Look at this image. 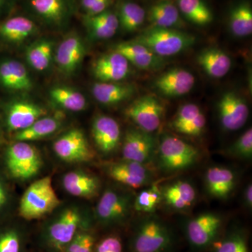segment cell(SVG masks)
<instances>
[{
    "instance_id": "cell-1",
    "label": "cell",
    "mask_w": 252,
    "mask_h": 252,
    "mask_svg": "<svg viewBox=\"0 0 252 252\" xmlns=\"http://www.w3.org/2000/svg\"><path fill=\"white\" fill-rule=\"evenodd\" d=\"M134 41L162 58L183 52L195 44L196 38L177 30L153 27L144 31Z\"/></svg>"
},
{
    "instance_id": "cell-2",
    "label": "cell",
    "mask_w": 252,
    "mask_h": 252,
    "mask_svg": "<svg viewBox=\"0 0 252 252\" xmlns=\"http://www.w3.org/2000/svg\"><path fill=\"white\" fill-rule=\"evenodd\" d=\"M61 204L55 191L52 179L44 177L35 181L25 191L20 203V215L25 220L41 218Z\"/></svg>"
},
{
    "instance_id": "cell-3",
    "label": "cell",
    "mask_w": 252,
    "mask_h": 252,
    "mask_svg": "<svg viewBox=\"0 0 252 252\" xmlns=\"http://www.w3.org/2000/svg\"><path fill=\"white\" fill-rule=\"evenodd\" d=\"M162 167L167 171H179L193 165L199 158V151L192 144L174 136L162 137L158 147Z\"/></svg>"
},
{
    "instance_id": "cell-4",
    "label": "cell",
    "mask_w": 252,
    "mask_h": 252,
    "mask_svg": "<svg viewBox=\"0 0 252 252\" xmlns=\"http://www.w3.org/2000/svg\"><path fill=\"white\" fill-rule=\"evenodd\" d=\"M6 165L13 177L26 180L39 172L42 160L35 147L26 142L18 141L8 149Z\"/></svg>"
},
{
    "instance_id": "cell-5",
    "label": "cell",
    "mask_w": 252,
    "mask_h": 252,
    "mask_svg": "<svg viewBox=\"0 0 252 252\" xmlns=\"http://www.w3.org/2000/svg\"><path fill=\"white\" fill-rule=\"evenodd\" d=\"M171 235L165 225L157 219L142 222L133 240L135 252H162L170 245Z\"/></svg>"
},
{
    "instance_id": "cell-6",
    "label": "cell",
    "mask_w": 252,
    "mask_h": 252,
    "mask_svg": "<svg viewBox=\"0 0 252 252\" xmlns=\"http://www.w3.org/2000/svg\"><path fill=\"white\" fill-rule=\"evenodd\" d=\"M163 105L154 96L146 95L136 99L126 109V114L140 130L155 132L161 125Z\"/></svg>"
},
{
    "instance_id": "cell-7",
    "label": "cell",
    "mask_w": 252,
    "mask_h": 252,
    "mask_svg": "<svg viewBox=\"0 0 252 252\" xmlns=\"http://www.w3.org/2000/svg\"><path fill=\"white\" fill-rule=\"evenodd\" d=\"M55 153L67 162H87L94 158L90 144L79 129H73L61 136L54 144Z\"/></svg>"
},
{
    "instance_id": "cell-8",
    "label": "cell",
    "mask_w": 252,
    "mask_h": 252,
    "mask_svg": "<svg viewBox=\"0 0 252 252\" xmlns=\"http://www.w3.org/2000/svg\"><path fill=\"white\" fill-rule=\"evenodd\" d=\"M217 106L220 123L224 130H238L246 124L250 109L245 99L236 93H225Z\"/></svg>"
},
{
    "instance_id": "cell-9",
    "label": "cell",
    "mask_w": 252,
    "mask_h": 252,
    "mask_svg": "<svg viewBox=\"0 0 252 252\" xmlns=\"http://www.w3.org/2000/svg\"><path fill=\"white\" fill-rule=\"evenodd\" d=\"M130 197L112 189H107L102 194L96 207V215L104 223H115L122 221L130 213Z\"/></svg>"
},
{
    "instance_id": "cell-10",
    "label": "cell",
    "mask_w": 252,
    "mask_h": 252,
    "mask_svg": "<svg viewBox=\"0 0 252 252\" xmlns=\"http://www.w3.org/2000/svg\"><path fill=\"white\" fill-rule=\"evenodd\" d=\"M155 149V140L149 132L140 129H130L126 132L122 147L123 158L145 164L152 159Z\"/></svg>"
},
{
    "instance_id": "cell-11",
    "label": "cell",
    "mask_w": 252,
    "mask_h": 252,
    "mask_svg": "<svg viewBox=\"0 0 252 252\" xmlns=\"http://www.w3.org/2000/svg\"><path fill=\"white\" fill-rule=\"evenodd\" d=\"M221 224V218L216 214L207 212L194 217L187 226L189 242L195 248H205L216 238Z\"/></svg>"
},
{
    "instance_id": "cell-12",
    "label": "cell",
    "mask_w": 252,
    "mask_h": 252,
    "mask_svg": "<svg viewBox=\"0 0 252 252\" xmlns=\"http://www.w3.org/2000/svg\"><path fill=\"white\" fill-rule=\"evenodd\" d=\"M195 77L182 68L170 69L157 77L154 85L157 91L167 97H178L189 94L195 85Z\"/></svg>"
},
{
    "instance_id": "cell-13",
    "label": "cell",
    "mask_w": 252,
    "mask_h": 252,
    "mask_svg": "<svg viewBox=\"0 0 252 252\" xmlns=\"http://www.w3.org/2000/svg\"><path fill=\"white\" fill-rule=\"evenodd\" d=\"M81 217L76 209H67L50 225L48 238L51 246L56 250L65 249L77 234Z\"/></svg>"
},
{
    "instance_id": "cell-14",
    "label": "cell",
    "mask_w": 252,
    "mask_h": 252,
    "mask_svg": "<svg viewBox=\"0 0 252 252\" xmlns=\"http://www.w3.org/2000/svg\"><path fill=\"white\" fill-rule=\"evenodd\" d=\"M92 72L99 82H119L128 76L130 66L124 56L114 51L96 60Z\"/></svg>"
},
{
    "instance_id": "cell-15",
    "label": "cell",
    "mask_w": 252,
    "mask_h": 252,
    "mask_svg": "<svg viewBox=\"0 0 252 252\" xmlns=\"http://www.w3.org/2000/svg\"><path fill=\"white\" fill-rule=\"evenodd\" d=\"M92 134L94 143L102 153L108 154L117 149L121 140L120 126L108 116H98L94 119Z\"/></svg>"
},
{
    "instance_id": "cell-16",
    "label": "cell",
    "mask_w": 252,
    "mask_h": 252,
    "mask_svg": "<svg viewBox=\"0 0 252 252\" xmlns=\"http://www.w3.org/2000/svg\"><path fill=\"white\" fill-rule=\"evenodd\" d=\"M206 117L196 104H184L177 111L172 122L177 132L190 137L201 135L206 126Z\"/></svg>"
},
{
    "instance_id": "cell-17",
    "label": "cell",
    "mask_w": 252,
    "mask_h": 252,
    "mask_svg": "<svg viewBox=\"0 0 252 252\" xmlns=\"http://www.w3.org/2000/svg\"><path fill=\"white\" fill-rule=\"evenodd\" d=\"M85 46L78 35L68 36L62 41L55 55L60 69L67 74L77 71L85 56Z\"/></svg>"
},
{
    "instance_id": "cell-18",
    "label": "cell",
    "mask_w": 252,
    "mask_h": 252,
    "mask_svg": "<svg viewBox=\"0 0 252 252\" xmlns=\"http://www.w3.org/2000/svg\"><path fill=\"white\" fill-rule=\"evenodd\" d=\"M108 174L113 180L131 188H140L150 180L151 174L144 164L125 160L112 164Z\"/></svg>"
},
{
    "instance_id": "cell-19",
    "label": "cell",
    "mask_w": 252,
    "mask_h": 252,
    "mask_svg": "<svg viewBox=\"0 0 252 252\" xmlns=\"http://www.w3.org/2000/svg\"><path fill=\"white\" fill-rule=\"evenodd\" d=\"M114 51L126 58L129 63L144 70H156L162 66V58L135 41L119 43Z\"/></svg>"
},
{
    "instance_id": "cell-20",
    "label": "cell",
    "mask_w": 252,
    "mask_h": 252,
    "mask_svg": "<svg viewBox=\"0 0 252 252\" xmlns=\"http://www.w3.org/2000/svg\"><path fill=\"white\" fill-rule=\"evenodd\" d=\"M46 114V109L38 104L29 102H15L8 112V126L10 130L19 132L28 128Z\"/></svg>"
},
{
    "instance_id": "cell-21",
    "label": "cell",
    "mask_w": 252,
    "mask_h": 252,
    "mask_svg": "<svg viewBox=\"0 0 252 252\" xmlns=\"http://www.w3.org/2000/svg\"><path fill=\"white\" fill-rule=\"evenodd\" d=\"M205 185L212 196L219 199L227 198L235 188L234 172L225 167H210L205 174Z\"/></svg>"
},
{
    "instance_id": "cell-22",
    "label": "cell",
    "mask_w": 252,
    "mask_h": 252,
    "mask_svg": "<svg viewBox=\"0 0 252 252\" xmlns=\"http://www.w3.org/2000/svg\"><path fill=\"white\" fill-rule=\"evenodd\" d=\"M197 63L207 75L214 79L224 77L232 65L229 56L217 48L204 49L197 56Z\"/></svg>"
},
{
    "instance_id": "cell-23",
    "label": "cell",
    "mask_w": 252,
    "mask_h": 252,
    "mask_svg": "<svg viewBox=\"0 0 252 252\" xmlns=\"http://www.w3.org/2000/svg\"><path fill=\"white\" fill-rule=\"evenodd\" d=\"M0 82L4 87L14 91H28L32 87L27 69L22 63L14 60L0 64Z\"/></svg>"
},
{
    "instance_id": "cell-24",
    "label": "cell",
    "mask_w": 252,
    "mask_h": 252,
    "mask_svg": "<svg viewBox=\"0 0 252 252\" xmlns=\"http://www.w3.org/2000/svg\"><path fill=\"white\" fill-rule=\"evenodd\" d=\"M135 89L130 84L119 82H97L92 88L94 99L105 105H114L130 98Z\"/></svg>"
},
{
    "instance_id": "cell-25",
    "label": "cell",
    "mask_w": 252,
    "mask_h": 252,
    "mask_svg": "<svg viewBox=\"0 0 252 252\" xmlns=\"http://www.w3.org/2000/svg\"><path fill=\"white\" fill-rule=\"evenodd\" d=\"M63 185L67 193L84 198L94 197L99 187L96 177L82 171L68 172L63 177Z\"/></svg>"
},
{
    "instance_id": "cell-26",
    "label": "cell",
    "mask_w": 252,
    "mask_h": 252,
    "mask_svg": "<svg viewBox=\"0 0 252 252\" xmlns=\"http://www.w3.org/2000/svg\"><path fill=\"white\" fill-rule=\"evenodd\" d=\"M162 199L166 205L176 210H184L193 205L196 192L186 181H177L161 190Z\"/></svg>"
},
{
    "instance_id": "cell-27",
    "label": "cell",
    "mask_w": 252,
    "mask_h": 252,
    "mask_svg": "<svg viewBox=\"0 0 252 252\" xmlns=\"http://www.w3.org/2000/svg\"><path fill=\"white\" fill-rule=\"evenodd\" d=\"M30 5L39 17L55 26L65 22L70 9L67 0H31Z\"/></svg>"
},
{
    "instance_id": "cell-28",
    "label": "cell",
    "mask_w": 252,
    "mask_h": 252,
    "mask_svg": "<svg viewBox=\"0 0 252 252\" xmlns=\"http://www.w3.org/2000/svg\"><path fill=\"white\" fill-rule=\"evenodd\" d=\"M149 19L153 27L170 28L182 27L180 11L170 0H160L151 6Z\"/></svg>"
},
{
    "instance_id": "cell-29",
    "label": "cell",
    "mask_w": 252,
    "mask_h": 252,
    "mask_svg": "<svg viewBox=\"0 0 252 252\" xmlns=\"http://www.w3.org/2000/svg\"><path fill=\"white\" fill-rule=\"evenodd\" d=\"M35 24L29 18L23 16L9 18L0 25V34L6 40L21 42L34 34Z\"/></svg>"
},
{
    "instance_id": "cell-30",
    "label": "cell",
    "mask_w": 252,
    "mask_h": 252,
    "mask_svg": "<svg viewBox=\"0 0 252 252\" xmlns=\"http://www.w3.org/2000/svg\"><path fill=\"white\" fill-rule=\"evenodd\" d=\"M228 26L232 34L237 37H244L252 34V9L250 3L243 1L231 9Z\"/></svg>"
},
{
    "instance_id": "cell-31",
    "label": "cell",
    "mask_w": 252,
    "mask_h": 252,
    "mask_svg": "<svg viewBox=\"0 0 252 252\" xmlns=\"http://www.w3.org/2000/svg\"><path fill=\"white\" fill-rule=\"evenodd\" d=\"M179 11L190 22L207 26L213 21V14L203 0H177Z\"/></svg>"
},
{
    "instance_id": "cell-32",
    "label": "cell",
    "mask_w": 252,
    "mask_h": 252,
    "mask_svg": "<svg viewBox=\"0 0 252 252\" xmlns=\"http://www.w3.org/2000/svg\"><path fill=\"white\" fill-rule=\"evenodd\" d=\"M61 124L58 117L40 118L28 128L18 132L16 140L20 142L40 140L59 130Z\"/></svg>"
},
{
    "instance_id": "cell-33",
    "label": "cell",
    "mask_w": 252,
    "mask_h": 252,
    "mask_svg": "<svg viewBox=\"0 0 252 252\" xmlns=\"http://www.w3.org/2000/svg\"><path fill=\"white\" fill-rule=\"evenodd\" d=\"M51 99L63 108L80 112L86 107V99L82 94L69 87L57 86L50 91Z\"/></svg>"
},
{
    "instance_id": "cell-34",
    "label": "cell",
    "mask_w": 252,
    "mask_h": 252,
    "mask_svg": "<svg viewBox=\"0 0 252 252\" xmlns=\"http://www.w3.org/2000/svg\"><path fill=\"white\" fill-rule=\"evenodd\" d=\"M119 26L126 32H133L143 24L146 13L140 5L131 1H125L119 7Z\"/></svg>"
},
{
    "instance_id": "cell-35",
    "label": "cell",
    "mask_w": 252,
    "mask_h": 252,
    "mask_svg": "<svg viewBox=\"0 0 252 252\" xmlns=\"http://www.w3.org/2000/svg\"><path fill=\"white\" fill-rule=\"evenodd\" d=\"M53 44L50 41H36L26 52L28 63L37 71H44L49 67L52 59Z\"/></svg>"
},
{
    "instance_id": "cell-36",
    "label": "cell",
    "mask_w": 252,
    "mask_h": 252,
    "mask_svg": "<svg viewBox=\"0 0 252 252\" xmlns=\"http://www.w3.org/2000/svg\"><path fill=\"white\" fill-rule=\"evenodd\" d=\"M161 200V190L158 186L153 185L138 194L134 201L133 207L136 211L151 213L155 211Z\"/></svg>"
},
{
    "instance_id": "cell-37",
    "label": "cell",
    "mask_w": 252,
    "mask_h": 252,
    "mask_svg": "<svg viewBox=\"0 0 252 252\" xmlns=\"http://www.w3.org/2000/svg\"><path fill=\"white\" fill-rule=\"evenodd\" d=\"M233 157L243 159H251L252 157V130L248 129L235 141L226 151Z\"/></svg>"
},
{
    "instance_id": "cell-38",
    "label": "cell",
    "mask_w": 252,
    "mask_h": 252,
    "mask_svg": "<svg viewBox=\"0 0 252 252\" xmlns=\"http://www.w3.org/2000/svg\"><path fill=\"white\" fill-rule=\"evenodd\" d=\"M215 252H250L243 235L233 234L215 245Z\"/></svg>"
},
{
    "instance_id": "cell-39",
    "label": "cell",
    "mask_w": 252,
    "mask_h": 252,
    "mask_svg": "<svg viewBox=\"0 0 252 252\" xmlns=\"http://www.w3.org/2000/svg\"><path fill=\"white\" fill-rule=\"evenodd\" d=\"M94 238L86 233H77L66 248L65 252H93Z\"/></svg>"
},
{
    "instance_id": "cell-40",
    "label": "cell",
    "mask_w": 252,
    "mask_h": 252,
    "mask_svg": "<svg viewBox=\"0 0 252 252\" xmlns=\"http://www.w3.org/2000/svg\"><path fill=\"white\" fill-rule=\"evenodd\" d=\"M21 241L15 231H8L0 235V252H20Z\"/></svg>"
},
{
    "instance_id": "cell-41",
    "label": "cell",
    "mask_w": 252,
    "mask_h": 252,
    "mask_svg": "<svg viewBox=\"0 0 252 252\" xmlns=\"http://www.w3.org/2000/svg\"><path fill=\"white\" fill-rule=\"evenodd\" d=\"M86 19L92 22L99 23L107 27L112 28L114 31H117L119 28V19L117 15L111 11H104L101 14L94 16H87Z\"/></svg>"
},
{
    "instance_id": "cell-42",
    "label": "cell",
    "mask_w": 252,
    "mask_h": 252,
    "mask_svg": "<svg viewBox=\"0 0 252 252\" xmlns=\"http://www.w3.org/2000/svg\"><path fill=\"white\" fill-rule=\"evenodd\" d=\"M86 24L90 30L91 34L94 37L99 39H109L112 37L117 32V31L112 29V28L104 26V25L99 24V23L92 22L86 19Z\"/></svg>"
},
{
    "instance_id": "cell-43",
    "label": "cell",
    "mask_w": 252,
    "mask_h": 252,
    "mask_svg": "<svg viewBox=\"0 0 252 252\" xmlns=\"http://www.w3.org/2000/svg\"><path fill=\"white\" fill-rule=\"evenodd\" d=\"M120 239L115 236L107 237L97 245L93 252H122Z\"/></svg>"
},
{
    "instance_id": "cell-44",
    "label": "cell",
    "mask_w": 252,
    "mask_h": 252,
    "mask_svg": "<svg viewBox=\"0 0 252 252\" xmlns=\"http://www.w3.org/2000/svg\"><path fill=\"white\" fill-rule=\"evenodd\" d=\"M110 2L111 0H99L89 11H86L87 16H94L101 14L106 11Z\"/></svg>"
},
{
    "instance_id": "cell-45",
    "label": "cell",
    "mask_w": 252,
    "mask_h": 252,
    "mask_svg": "<svg viewBox=\"0 0 252 252\" xmlns=\"http://www.w3.org/2000/svg\"><path fill=\"white\" fill-rule=\"evenodd\" d=\"M245 205L249 207L252 208V184L248 185L245 189Z\"/></svg>"
},
{
    "instance_id": "cell-46",
    "label": "cell",
    "mask_w": 252,
    "mask_h": 252,
    "mask_svg": "<svg viewBox=\"0 0 252 252\" xmlns=\"http://www.w3.org/2000/svg\"><path fill=\"white\" fill-rule=\"evenodd\" d=\"M99 0H81V5H82L84 9L86 11H88Z\"/></svg>"
},
{
    "instance_id": "cell-47",
    "label": "cell",
    "mask_w": 252,
    "mask_h": 252,
    "mask_svg": "<svg viewBox=\"0 0 252 252\" xmlns=\"http://www.w3.org/2000/svg\"><path fill=\"white\" fill-rule=\"evenodd\" d=\"M6 201V193L3 186L0 183V207Z\"/></svg>"
},
{
    "instance_id": "cell-48",
    "label": "cell",
    "mask_w": 252,
    "mask_h": 252,
    "mask_svg": "<svg viewBox=\"0 0 252 252\" xmlns=\"http://www.w3.org/2000/svg\"><path fill=\"white\" fill-rule=\"evenodd\" d=\"M4 0H0V6H1V4L4 2Z\"/></svg>"
}]
</instances>
